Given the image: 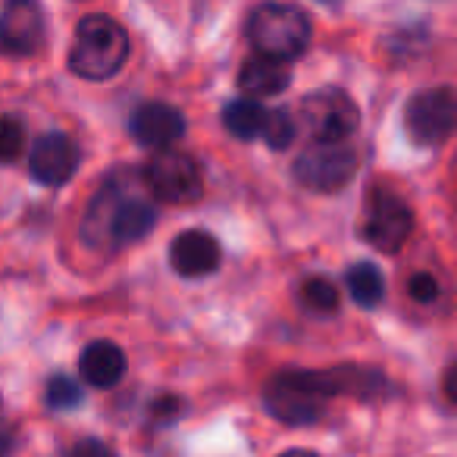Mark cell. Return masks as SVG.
<instances>
[{"label": "cell", "mask_w": 457, "mask_h": 457, "mask_svg": "<svg viewBox=\"0 0 457 457\" xmlns=\"http://www.w3.org/2000/svg\"><path fill=\"white\" fill-rule=\"evenodd\" d=\"M382 388H386V379L376 370H282L263 386V404L279 423L307 426L323 417L326 401L336 398V395L370 398Z\"/></svg>", "instance_id": "1"}, {"label": "cell", "mask_w": 457, "mask_h": 457, "mask_svg": "<svg viewBox=\"0 0 457 457\" xmlns=\"http://www.w3.org/2000/svg\"><path fill=\"white\" fill-rule=\"evenodd\" d=\"M157 210L145 197L126 195L120 185H107L95 195L85 213L82 236L91 248H122L151 236Z\"/></svg>", "instance_id": "2"}, {"label": "cell", "mask_w": 457, "mask_h": 457, "mask_svg": "<svg viewBox=\"0 0 457 457\" xmlns=\"http://www.w3.org/2000/svg\"><path fill=\"white\" fill-rule=\"evenodd\" d=\"M129 57V35L110 16H85L70 47V70L79 79L104 82L122 70Z\"/></svg>", "instance_id": "3"}, {"label": "cell", "mask_w": 457, "mask_h": 457, "mask_svg": "<svg viewBox=\"0 0 457 457\" xmlns=\"http://www.w3.org/2000/svg\"><path fill=\"white\" fill-rule=\"evenodd\" d=\"M248 38L261 57L288 60L301 57L311 45V22L292 4H263L251 13Z\"/></svg>", "instance_id": "4"}, {"label": "cell", "mask_w": 457, "mask_h": 457, "mask_svg": "<svg viewBox=\"0 0 457 457\" xmlns=\"http://www.w3.org/2000/svg\"><path fill=\"white\" fill-rule=\"evenodd\" d=\"M301 122L317 145H345L357 132L361 110L342 88H320L301 101Z\"/></svg>", "instance_id": "5"}, {"label": "cell", "mask_w": 457, "mask_h": 457, "mask_svg": "<svg viewBox=\"0 0 457 457\" xmlns=\"http://www.w3.org/2000/svg\"><path fill=\"white\" fill-rule=\"evenodd\" d=\"M404 126L413 145L436 147L448 141L457 129V91L426 88L411 97L404 110Z\"/></svg>", "instance_id": "6"}, {"label": "cell", "mask_w": 457, "mask_h": 457, "mask_svg": "<svg viewBox=\"0 0 457 457\" xmlns=\"http://www.w3.org/2000/svg\"><path fill=\"white\" fill-rule=\"evenodd\" d=\"M145 185L163 204H195L204 191L197 163L185 151H157L145 163Z\"/></svg>", "instance_id": "7"}, {"label": "cell", "mask_w": 457, "mask_h": 457, "mask_svg": "<svg viewBox=\"0 0 457 457\" xmlns=\"http://www.w3.org/2000/svg\"><path fill=\"white\" fill-rule=\"evenodd\" d=\"M413 213L398 195L392 191H373L363 210L361 236L367 245H373L382 254H395L401 245L411 238Z\"/></svg>", "instance_id": "8"}, {"label": "cell", "mask_w": 457, "mask_h": 457, "mask_svg": "<svg viewBox=\"0 0 457 457\" xmlns=\"http://www.w3.org/2000/svg\"><path fill=\"white\" fill-rule=\"evenodd\" d=\"M357 172V154L348 145H313L295 160V179L311 191H342Z\"/></svg>", "instance_id": "9"}, {"label": "cell", "mask_w": 457, "mask_h": 457, "mask_svg": "<svg viewBox=\"0 0 457 457\" xmlns=\"http://www.w3.org/2000/svg\"><path fill=\"white\" fill-rule=\"evenodd\" d=\"M47 20L38 0H4L0 7V54L35 57L45 47Z\"/></svg>", "instance_id": "10"}, {"label": "cell", "mask_w": 457, "mask_h": 457, "mask_svg": "<svg viewBox=\"0 0 457 457\" xmlns=\"http://www.w3.org/2000/svg\"><path fill=\"white\" fill-rule=\"evenodd\" d=\"M79 147L70 135L47 132L29 151V170L32 179L41 185H66L79 170Z\"/></svg>", "instance_id": "11"}, {"label": "cell", "mask_w": 457, "mask_h": 457, "mask_svg": "<svg viewBox=\"0 0 457 457\" xmlns=\"http://www.w3.org/2000/svg\"><path fill=\"white\" fill-rule=\"evenodd\" d=\"M132 135L138 145L166 151L185 135V116L170 104H141L132 113Z\"/></svg>", "instance_id": "12"}, {"label": "cell", "mask_w": 457, "mask_h": 457, "mask_svg": "<svg viewBox=\"0 0 457 457\" xmlns=\"http://www.w3.org/2000/svg\"><path fill=\"white\" fill-rule=\"evenodd\" d=\"M220 242L201 228H191V232H182L176 242L170 245V263L179 276L185 279H201V276H210L216 267H220Z\"/></svg>", "instance_id": "13"}, {"label": "cell", "mask_w": 457, "mask_h": 457, "mask_svg": "<svg viewBox=\"0 0 457 457\" xmlns=\"http://www.w3.org/2000/svg\"><path fill=\"white\" fill-rule=\"evenodd\" d=\"M79 373L91 388H113L126 376V354L113 342H91L79 357Z\"/></svg>", "instance_id": "14"}, {"label": "cell", "mask_w": 457, "mask_h": 457, "mask_svg": "<svg viewBox=\"0 0 457 457\" xmlns=\"http://www.w3.org/2000/svg\"><path fill=\"white\" fill-rule=\"evenodd\" d=\"M292 82V72H288V63L273 57H251L242 63V72H238V88L245 91L248 97H273L279 91L288 88Z\"/></svg>", "instance_id": "15"}, {"label": "cell", "mask_w": 457, "mask_h": 457, "mask_svg": "<svg viewBox=\"0 0 457 457\" xmlns=\"http://www.w3.org/2000/svg\"><path fill=\"white\" fill-rule=\"evenodd\" d=\"M222 122H226L228 135H236V138H242V141L261 138L263 126H267V110H263V104L254 101V97H238V101L226 104Z\"/></svg>", "instance_id": "16"}, {"label": "cell", "mask_w": 457, "mask_h": 457, "mask_svg": "<svg viewBox=\"0 0 457 457\" xmlns=\"http://www.w3.org/2000/svg\"><path fill=\"white\" fill-rule=\"evenodd\" d=\"M348 292L357 304L373 311V307H379L382 298H386V279H382V273L373 263H354V267L348 270Z\"/></svg>", "instance_id": "17"}, {"label": "cell", "mask_w": 457, "mask_h": 457, "mask_svg": "<svg viewBox=\"0 0 457 457\" xmlns=\"http://www.w3.org/2000/svg\"><path fill=\"white\" fill-rule=\"evenodd\" d=\"M45 404L51 407V411H72V407L82 404V386L63 373L54 376L45 388Z\"/></svg>", "instance_id": "18"}, {"label": "cell", "mask_w": 457, "mask_h": 457, "mask_svg": "<svg viewBox=\"0 0 457 457\" xmlns=\"http://www.w3.org/2000/svg\"><path fill=\"white\" fill-rule=\"evenodd\" d=\"M26 151V126L16 116H0V163H13Z\"/></svg>", "instance_id": "19"}, {"label": "cell", "mask_w": 457, "mask_h": 457, "mask_svg": "<svg viewBox=\"0 0 457 457\" xmlns=\"http://www.w3.org/2000/svg\"><path fill=\"white\" fill-rule=\"evenodd\" d=\"M301 298H304V304L311 307L313 313L338 311V288L332 286L329 279H323V276H313V279H307L304 288H301Z\"/></svg>", "instance_id": "20"}, {"label": "cell", "mask_w": 457, "mask_h": 457, "mask_svg": "<svg viewBox=\"0 0 457 457\" xmlns=\"http://www.w3.org/2000/svg\"><path fill=\"white\" fill-rule=\"evenodd\" d=\"M263 138L273 151H286L295 141V122L286 110H267V126H263Z\"/></svg>", "instance_id": "21"}, {"label": "cell", "mask_w": 457, "mask_h": 457, "mask_svg": "<svg viewBox=\"0 0 457 457\" xmlns=\"http://www.w3.org/2000/svg\"><path fill=\"white\" fill-rule=\"evenodd\" d=\"M407 295H411L413 301H420V304H429V301H436L438 298L436 276H429V273L411 276V282H407Z\"/></svg>", "instance_id": "22"}, {"label": "cell", "mask_w": 457, "mask_h": 457, "mask_svg": "<svg viewBox=\"0 0 457 457\" xmlns=\"http://www.w3.org/2000/svg\"><path fill=\"white\" fill-rule=\"evenodd\" d=\"M66 457H116V451L101 438H82V442L72 445Z\"/></svg>", "instance_id": "23"}, {"label": "cell", "mask_w": 457, "mask_h": 457, "mask_svg": "<svg viewBox=\"0 0 457 457\" xmlns=\"http://www.w3.org/2000/svg\"><path fill=\"white\" fill-rule=\"evenodd\" d=\"M442 388H445V398L451 401V404L457 407V363H451L448 370H445V379H442Z\"/></svg>", "instance_id": "24"}, {"label": "cell", "mask_w": 457, "mask_h": 457, "mask_svg": "<svg viewBox=\"0 0 457 457\" xmlns=\"http://www.w3.org/2000/svg\"><path fill=\"white\" fill-rule=\"evenodd\" d=\"M279 457H320V454H313V451H307V448H292V451H282Z\"/></svg>", "instance_id": "25"}, {"label": "cell", "mask_w": 457, "mask_h": 457, "mask_svg": "<svg viewBox=\"0 0 457 457\" xmlns=\"http://www.w3.org/2000/svg\"><path fill=\"white\" fill-rule=\"evenodd\" d=\"M10 448H13V438H10V436H0V457L7 454Z\"/></svg>", "instance_id": "26"}, {"label": "cell", "mask_w": 457, "mask_h": 457, "mask_svg": "<svg viewBox=\"0 0 457 457\" xmlns=\"http://www.w3.org/2000/svg\"><path fill=\"white\" fill-rule=\"evenodd\" d=\"M323 4H336V0H323Z\"/></svg>", "instance_id": "27"}]
</instances>
